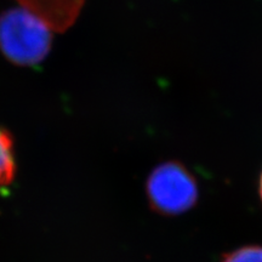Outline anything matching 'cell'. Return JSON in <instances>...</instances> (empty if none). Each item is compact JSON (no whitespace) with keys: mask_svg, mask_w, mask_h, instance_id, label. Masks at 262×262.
I'll return each mask as SVG.
<instances>
[{"mask_svg":"<svg viewBox=\"0 0 262 262\" xmlns=\"http://www.w3.org/2000/svg\"><path fill=\"white\" fill-rule=\"evenodd\" d=\"M258 191H260V196H261V201H262V173L260 176V186H258Z\"/></svg>","mask_w":262,"mask_h":262,"instance_id":"5b68a950","label":"cell"},{"mask_svg":"<svg viewBox=\"0 0 262 262\" xmlns=\"http://www.w3.org/2000/svg\"><path fill=\"white\" fill-rule=\"evenodd\" d=\"M222 262H262V247L247 245L225 254Z\"/></svg>","mask_w":262,"mask_h":262,"instance_id":"277c9868","label":"cell"},{"mask_svg":"<svg viewBox=\"0 0 262 262\" xmlns=\"http://www.w3.org/2000/svg\"><path fill=\"white\" fill-rule=\"evenodd\" d=\"M149 204L163 215H180L193 208L199 188L193 173L179 162H166L153 170L147 180Z\"/></svg>","mask_w":262,"mask_h":262,"instance_id":"7a4b0ae2","label":"cell"},{"mask_svg":"<svg viewBox=\"0 0 262 262\" xmlns=\"http://www.w3.org/2000/svg\"><path fill=\"white\" fill-rule=\"evenodd\" d=\"M15 162L11 140L0 127V191L9 186L14 176Z\"/></svg>","mask_w":262,"mask_h":262,"instance_id":"3957f363","label":"cell"},{"mask_svg":"<svg viewBox=\"0 0 262 262\" xmlns=\"http://www.w3.org/2000/svg\"><path fill=\"white\" fill-rule=\"evenodd\" d=\"M51 29L32 10L15 8L0 16V50L10 61L33 66L48 55Z\"/></svg>","mask_w":262,"mask_h":262,"instance_id":"6da1fadb","label":"cell"}]
</instances>
